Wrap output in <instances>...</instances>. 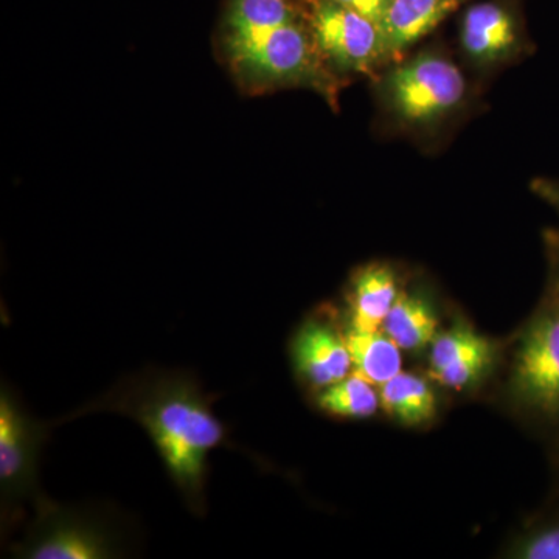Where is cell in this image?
<instances>
[{
    "label": "cell",
    "instance_id": "3",
    "mask_svg": "<svg viewBox=\"0 0 559 559\" xmlns=\"http://www.w3.org/2000/svg\"><path fill=\"white\" fill-rule=\"evenodd\" d=\"M53 423L33 417L20 395L2 382L0 389V520L2 536L44 499L39 459Z\"/></svg>",
    "mask_w": 559,
    "mask_h": 559
},
{
    "label": "cell",
    "instance_id": "12",
    "mask_svg": "<svg viewBox=\"0 0 559 559\" xmlns=\"http://www.w3.org/2000/svg\"><path fill=\"white\" fill-rule=\"evenodd\" d=\"M301 17L300 0H230L226 16L227 50L230 53L241 49Z\"/></svg>",
    "mask_w": 559,
    "mask_h": 559
},
{
    "label": "cell",
    "instance_id": "1",
    "mask_svg": "<svg viewBox=\"0 0 559 559\" xmlns=\"http://www.w3.org/2000/svg\"><path fill=\"white\" fill-rule=\"evenodd\" d=\"M200 380L186 370L146 367L121 378L97 400L55 426L91 414L134 419L150 437L183 506L197 518L207 514L209 455L227 443V428L213 412Z\"/></svg>",
    "mask_w": 559,
    "mask_h": 559
},
{
    "label": "cell",
    "instance_id": "20",
    "mask_svg": "<svg viewBox=\"0 0 559 559\" xmlns=\"http://www.w3.org/2000/svg\"><path fill=\"white\" fill-rule=\"evenodd\" d=\"M547 260H549V288L559 297V229L544 234Z\"/></svg>",
    "mask_w": 559,
    "mask_h": 559
},
{
    "label": "cell",
    "instance_id": "5",
    "mask_svg": "<svg viewBox=\"0 0 559 559\" xmlns=\"http://www.w3.org/2000/svg\"><path fill=\"white\" fill-rule=\"evenodd\" d=\"M384 95L399 119L428 124L462 105L466 81L462 70L448 58L425 53L403 62L385 76Z\"/></svg>",
    "mask_w": 559,
    "mask_h": 559
},
{
    "label": "cell",
    "instance_id": "10",
    "mask_svg": "<svg viewBox=\"0 0 559 559\" xmlns=\"http://www.w3.org/2000/svg\"><path fill=\"white\" fill-rule=\"evenodd\" d=\"M473 0H390L380 22L384 58H396Z\"/></svg>",
    "mask_w": 559,
    "mask_h": 559
},
{
    "label": "cell",
    "instance_id": "18",
    "mask_svg": "<svg viewBox=\"0 0 559 559\" xmlns=\"http://www.w3.org/2000/svg\"><path fill=\"white\" fill-rule=\"evenodd\" d=\"M507 557L516 559H559V513L530 527L513 540Z\"/></svg>",
    "mask_w": 559,
    "mask_h": 559
},
{
    "label": "cell",
    "instance_id": "6",
    "mask_svg": "<svg viewBox=\"0 0 559 559\" xmlns=\"http://www.w3.org/2000/svg\"><path fill=\"white\" fill-rule=\"evenodd\" d=\"M322 57L349 72H369L384 58L380 25L336 0H300Z\"/></svg>",
    "mask_w": 559,
    "mask_h": 559
},
{
    "label": "cell",
    "instance_id": "8",
    "mask_svg": "<svg viewBox=\"0 0 559 559\" xmlns=\"http://www.w3.org/2000/svg\"><path fill=\"white\" fill-rule=\"evenodd\" d=\"M460 46L477 64H498L524 50L521 0H473L462 10Z\"/></svg>",
    "mask_w": 559,
    "mask_h": 559
},
{
    "label": "cell",
    "instance_id": "11",
    "mask_svg": "<svg viewBox=\"0 0 559 559\" xmlns=\"http://www.w3.org/2000/svg\"><path fill=\"white\" fill-rule=\"evenodd\" d=\"M401 294L399 277L388 264L371 263L353 275L347 293L348 329L382 330Z\"/></svg>",
    "mask_w": 559,
    "mask_h": 559
},
{
    "label": "cell",
    "instance_id": "19",
    "mask_svg": "<svg viewBox=\"0 0 559 559\" xmlns=\"http://www.w3.org/2000/svg\"><path fill=\"white\" fill-rule=\"evenodd\" d=\"M492 359H495V345H489L473 355L455 360L450 366L429 370V374L433 381L444 388L462 390L479 381L491 367Z\"/></svg>",
    "mask_w": 559,
    "mask_h": 559
},
{
    "label": "cell",
    "instance_id": "17",
    "mask_svg": "<svg viewBox=\"0 0 559 559\" xmlns=\"http://www.w3.org/2000/svg\"><path fill=\"white\" fill-rule=\"evenodd\" d=\"M430 347V370L450 366L455 360L465 358L471 353L479 352L492 345V342L469 326H455L437 334Z\"/></svg>",
    "mask_w": 559,
    "mask_h": 559
},
{
    "label": "cell",
    "instance_id": "15",
    "mask_svg": "<svg viewBox=\"0 0 559 559\" xmlns=\"http://www.w3.org/2000/svg\"><path fill=\"white\" fill-rule=\"evenodd\" d=\"M380 400L385 414L404 426L425 425L437 414L436 393L429 382L407 371L381 385Z\"/></svg>",
    "mask_w": 559,
    "mask_h": 559
},
{
    "label": "cell",
    "instance_id": "16",
    "mask_svg": "<svg viewBox=\"0 0 559 559\" xmlns=\"http://www.w3.org/2000/svg\"><path fill=\"white\" fill-rule=\"evenodd\" d=\"M314 403L330 417L349 419L373 417L381 406L377 385L353 371L344 380L316 392Z\"/></svg>",
    "mask_w": 559,
    "mask_h": 559
},
{
    "label": "cell",
    "instance_id": "13",
    "mask_svg": "<svg viewBox=\"0 0 559 559\" xmlns=\"http://www.w3.org/2000/svg\"><path fill=\"white\" fill-rule=\"evenodd\" d=\"M382 331L401 349L417 352L436 340L439 334V316L421 294L401 293L384 320Z\"/></svg>",
    "mask_w": 559,
    "mask_h": 559
},
{
    "label": "cell",
    "instance_id": "7",
    "mask_svg": "<svg viewBox=\"0 0 559 559\" xmlns=\"http://www.w3.org/2000/svg\"><path fill=\"white\" fill-rule=\"evenodd\" d=\"M229 55L242 79L257 83L311 79L318 72L322 57L305 17Z\"/></svg>",
    "mask_w": 559,
    "mask_h": 559
},
{
    "label": "cell",
    "instance_id": "9",
    "mask_svg": "<svg viewBox=\"0 0 559 559\" xmlns=\"http://www.w3.org/2000/svg\"><path fill=\"white\" fill-rule=\"evenodd\" d=\"M330 318L316 314L304 320L290 341L294 371L314 392L344 380L353 371L345 331Z\"/></svg>",
    "mask_w": 559,
    "mask_h": 559
},
{
    "label": "cell",
    "instance_id": "14",
    "mask_svg": "<svg viewBox=\"0 0 559 559\" xmlns=\"http://www.w3.org/2000/svg\"><path fill=\"white\" fill-rule=\"evenodd\" d=\"M345 340L352 356L353 373L359 374L378 389L403 371L401 348L384 331L348 329L345 331Z\"/></svg>",
    "mask_w": 559,
    "mask_h": 559
},
{
    "label": "cell",
    "instance_id": "2",
    "mask_svg": "<svg viewBox=\"0 0 559 559\" xmlns=\"http://www.w3.org/2000/svg\"><path fill=\"white\" fill-rule=\"evenodd\" d=\"M24 536L11 544L20 559H117L131 557V521L106 506H61L49 498L33 509Z\"/></svg>",
    "mask_w": 559,
    "mask_h": 559
},
{
    "label": "cell",
    "instance_id": "22",
    "mask_svg": "<svg viewBox=\"0 0 559 559\" xmlns=\"http://www.w3.org/2000/svg\"><path fill=\"white\" fill-rule=\"evenodd\" d=\"M533 193L538 194L540 200L546 201L551 209L557 210L559 215V180L536 179L532 182Z\"/></svg>",
    "mask_w": 559,
    "mask_h": 559
},
{
    "label": "cell",
    "instance_id": "21",
    "mask_svg": "<svg viewBox=\"0 0 559 559\" xmlns=\"http://www.w3.org/2000/svg\"><path fill=\"white\" fill-rule=\"evenodd\" d=\"M347 9L369 17L370 21L377 22L380 25L382 17H384L385 10H388L390 0H336Z\"/></svg>",
    "mask_w": 559,
    "mask_h": 559
},
{
    "label": "cell",
    "instance_id": "4",
    "mask_svg": "<svg viewBox=\"0 0 559 559\" xmlns=\"http://www.w3.org/2000/svg\"><path fill=\"white\" fill-rule=\"evenodd\" d=\"M510 392L532 417L559 421V297L550 288L518 341Z\"/></svg>",
    "mask_w": 559,
    "mask_h": 559
}]
</instances>
